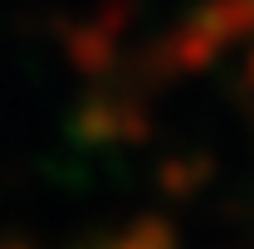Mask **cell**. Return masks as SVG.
Returning a JSON list of instances; mask_svg holds the SVG:
<instances>
[]
</instances>
